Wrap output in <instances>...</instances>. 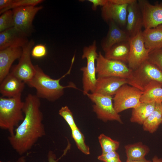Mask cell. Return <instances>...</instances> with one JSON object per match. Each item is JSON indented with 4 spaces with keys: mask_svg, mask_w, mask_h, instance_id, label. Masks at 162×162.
Here are the masks:
<instances>
[{
    "mask_svg": "<svg viewBox=\"0 0 162 162\" xmlns=\"http://www.w3.org/2000/svg\"><path fill=\"white\" fill-rule=\"evenodd\" d=\"M133 70L126 63L106 58L100 52L96 61V72L98 77H116L129 79Z\"/></svg>",
    "mask_w": 162,
    "mask_h": 162,
    "instance_id": "cell-7",
    "label": "cell"
},
{
    "mask_svg": "<svg viewBox=\"0 0 162 162\" xmlns=\"http://www.w3.org/2000/svg\"><path fill=\"white\" fill-rule=\"evenodd\" d=\"M34 42L31 40L22 47V52L18 64L12 69L11 72L15 76L27 84L34 76L36 69L31 58L32 50Z\"/></svg>",
    "mask_w": 162,
    "mask_h": 162,
    "instance_id": "cell-9",
    "label": "cell"
},
{
    "mask_svg": "<svg viewBox=\"0 0 162 162\" xmlns=\"http://www.w3.org/2000/svg\"><path fill=\"white\" fill-rule=\"evenodd\" d=\"M98 159L104 162H122L120 159L118 154L116 151L101 154L98 157Z\"/></svg>",
    "mask_w": 162,
    "mask_h": 162,
    "instance_id": "cell-32",
    "label": "cell"
},
{
    "mask_svg": "<svg viewBox=\"0 0 162 162\" xmlns=\"http://www.w3.org/2000/svg\"><path fill=\"white\" fill-rule=\"evenodd\" d=\"M126 30L131 38L142 31L143 27L142 14L136 0L128 5Z\"/></svg>",
    "mask_w": 162,
    "mask_h": 162,
    "instance_id": "cell-14",
    "label": "cell"
},
{
    "mask_svg": "<svg viewBox=\"0 0 162 162\" xmlns=\"http://www.w3.org/2000/svg\"><path fill=\"white\" fill-rule=\"evenodd\" d=\"M108 0H88V1L92 3V8L95 10L98 6L103 7L107 2Z\"/></svg>",
    "mask_w": 162,
    "mask_h": 162,
    "instance_id": "cell-35",
    "label": "cell"
},
{
    "mask_svg": "<svg viewBox=\"0 0 162 162\" xmlns=\"http://www.w3.org/2000/svg\"><path fill=\"white\" fill-rule=\"evenodd\" d=\"M28 36L14 27L0 32V50L12 46L22 47L28 41Z\"/></svg>",
    "mask_w": 162,
    "mask_h": 162,
    "instance_id": "cell-16",
    "label": "cell"
},
{
    "mask_svg": "<svg viewBox=\"0 0 162 162\" xmlns=\"http://www.w3.org/2000/svg\"><path fill=\"white\" fill-rule=\"evenodd\" d=\"M40 105L39 98L28 94L24 101V119L15 128L14 134L8 137L13 149L20 155L30 150L40 138L46 135Z\"/></svg>",
    "mask_w": 162,
    "mask_h": 162,
    "instance_id": "cell-1",
    "label": "cell"
},
{
    "mask_svg": "<svg viewBox=\"0 0 162 162\" xmlns=\"http://www.w3.org/2000/svg\"><path fill=\"white\" fill-rule=\"evenodd\" d=\"M73 62H71L68 71L60 78L55 79L46 74L38 65H35L36 72L32 79L27 84L30 87L35 89L36 95L39 98L46 99L50 102L55 101L64 94V89L72 88L78 89L73 82L69 83L67 86L61 85L60 80L69 74L71 71Z\"/></svg>",
    "mask_w": 162,
    "mask_h": 162,
    "instance_id": "cell-2",
    "label": "cell"
},
{
    "mask_svg": "<svg viewBox=\"0 0 162 162\" xmlns=\"http://www.w3.org/2000/svg\"><path fill=\"white\" fill-rule=\"evenodd\" d=\"M14 26L12 10H7L0 16V32Z\"/></svg>",
    "mask_w": 162,
    "mask_h": 162,
    "instance_id": "cell-28",
    "label": "cell"
},
{
    "mask_svg": "<svg viewBox=\"0 0 162 162\" xmlns=\"http://www.w3.org/2000/svg\"><path fill=\"white\" fill-rule=\"evenodd\" d=\"M102 151V154L116 151L118 148L120 143L104 134H100L98 137Z\"/></svg>",
    "mask_w": 162,
    "mask_h": 162,
    "instance_id": "cell-26",
    "label": "cell"
},
{
    "mask_svg": "<svg viewBox=\"0 0 162 162\" xmlns=\"http://www.w3.org/2000/svg\"><path fill=\"white\" fill-rule=\"evenodd\" d=\"M107 34L101 42V46L104 52L114 45L121 42L129 41L130 37L125 30H123L113 21L108 23Z\"/></svg>",
    "mask_w": 162,
    "mask_h": 162,
    "instance_id": "cell-18",
    "label": "cell"
},
{
    "mask_svg": "<svg viewBox=\"0 0 162 162\" xmlns=\"http://www.w3.org/2000/svg\"><path fill=\"white\" fill-rule=\"evenodd\" d=\"M26 84L10 72L0 83V92L2 96L11 98L21 94Z\"/></svg>",
    "mask_w": 162,
    "mask_h": 162,
    "instance_id": "cell-19",
    "label": "cell"
},
{
    "mask_svg": "<svg viewBox=\"0 0 162 162\" xmlns=\"http://www.w3.org/2000/svg\"><path fill=\"white\" fill-rule=\"evenodd\" d=\"M124 147L127 157L126 161L144 159L145 156L149 151L148 147L141 142L129 144Z\"/></svg>",
    "mask_w": 162,
    "mask_h": 162,
    "instance_id": "cell-24",
    "label": "cell"
},
{
    "mask_svg": "<svg viewBox=\"0 0 162 162\" xmlns=\"http://www.w3.org/2000/svg\"><path fill=\"white\" fill-rule=\"evenodd\" d=\"M43 8L42 6H27L12 9L14 27L28 36L32 30L33 21L35 15Z\"/></svg>",
    "mask_w": 162,
    "mask_h": 162,
    "instance_id": "cell-11",
    "label": "cell"
},
{
    "mask_svg": "<svg viewBox=\"0 0 162 162\" xmlns=\"http://www.w3.org/2000/svg\"><path fill=\"white\" fill-rule=\"evenodd\" d=\"M152 162H162V159L159 158L156 156H154L152 159Z\"/></svg>",
    "mask_w": 162,
    "mask_h": 162,
    "instance_id": "cell-38",
    "label": "cell"
},
{
    "mask_svg": "<svg viewBox=\"0 0 162 162\" xmlns=\"http://www.w3.org/2000/svg\"><path fill=\"white\" fill-rule=\"evenodd\" d=\"M125 162H152V161L150 160H146V159L142 160L133 161H126Z\"/></svg>",
    "mask_w": 162,
    "mask_h": 162,
    "instance_id": "cell-39",
    "label": "cell"
},
{
    "mask_svg": "<svg viewBox=\"0 0 162 162\" xmlns=\"http://www.w3.org/2000/svg\"><path fill=\"white\" fill-rule=\"evenodd\" d=\"M96 42L94 40L92 44L84 47L83 49L82 58H86L87 61L86 66L80 69L82 72L83 92L84 95L89 92H95L97 80L95 62L98 56Z\"/></svg>",
    "mask_w": 162,
    "mask_h": 162,
    "instance_id": "cell-5",
    "label": "cell"
},
{
    "mask_svg": "<svg viewBox=\"0 0 162 162\" xmlns=\"http://www.w3.org/2000/svg\"><path fill=\"white\" fill-rule=\"evenodd\" d=\"M143 92L127 84L121 87L113 97L114 107L119 113L124 110L134 108L141 103Z\"/></svg>",
    "mask_w": 162,
    "mask_h": 162,
    "instance_id": "cell-8",
    "label": "cell"
},
{
    "mask_svg": "<svg viewBox=\"0 0 162 162\" xmlns=\"http://www.w3.org/2000/svg\"><path fill=\"white\" fill-rule=\"evenodd\" d=\"M128 5L117 4L112 0H108L101 8L102 17L108 23L113 21L120 27H126Z\"/></svg>",
    "mask_w": 162,
    "mask_h": 162,
    "instance_id": "cell-13",
    "label": "cell"
},
{
    "mask_svg": "<svg viewBox=\"0 0 162 162\" xmlns=\"http://www.w3.org/2000/svg\"><path fill=\"white\" fill-rule=\"evenodd\" d=\"M43 1V0H13L11 4L8 8L0 11V14H2L7 10L18 7L27 6H36Z\"/></svg>",
    "mask_w": 162,
    "mask_h": 162,
    "instance_id": "cell-30",
    "label": "cell"
},
{
    "mask_svg": "<svg viewBox=\"0 0 162 162\" xmlns=\"http://www.w3.org/2000/svg\"><path fill=\"white\" fill-rule=\"evenodd\" d=\"M138 3L145 29L154 28L162 24V3L152 4L146 0H138Z\"/></svg>",
    "mask_w": 162,
    "mask_h": 162,
    "instance_id": "cell-12",
    "label": "cell"
},
{
    "mask_svg": "<svg viewBox=\"0 0 162 162\" xmlns=\"http://www.w3.org/2000/svg\"><path fill=\"white\" fill-rule=\"evenodd\" d=\"M65 155L63 154L58 159H57L56 155L51 150L49 151L47 154V158L48 162H57L63 157ZM18 162H26L25 156H22L19 158Z\"/></svg>",
    "mask_w": 162,
    "mask_h": 162,
    "instance_id": "cell-34",
    "label": "cell"
},
{
    "mask_svg": "<svg viewBox=\"0 0 162 162\" xmlns=\"http://www.w3.org/2000/svg\"><path fill=\"white\" fill-rule=\"evenodd\" d=\"M86 95L94 104L93 110L98 119L104 122L116 121L122 123L120 116L114 107L112 96L95 92L87 93Z\"/></svg>",
    "mask_w": 162,
    "mask_h": 162,
    "instance_id": "cell-6",
    "label": "cell"
},
{
    "mask_svg": "<svg viewBox=\"0 0 162 162\" xmlns=\"http://www.w3.org/2000/svg\"><path fill=\"white\" fill-rule=\"evenodd\" d=\"M129 41L117 44L105 52L104 57L108 59L128 63L129 52Z\"/></svg>",
    "mask_w": 162,
    "mask_h": 162,
    "instance_id": "cell-21",
    "label": "cell"
},
{
    "mask_svg": "<svg viewBox=\"0 0 162 162\" xmlns=\"http://www.w3.org/2000/svg\"><path fill=\"white\" fill-rule=\"evenodd\" d=\"M162 122V104L156 103L155 108L143 123V130L151 133L156 131Z\"/></svg>",
    "mask_w": 162,
    "mask_h": 162,
    "instance_id": "cell-23",
    "label": "cell"
},
{
    "mask_svg": "<svg viewBox=\"0 0 162 162\" xmlns=\"http://www.w3.org/2000/svg\"><path fill=\"white\" fill-rule=\"evenodd\" d=\"M58 114L67 122L71 130L77 128L75 123L73 113L67 106L62 107L59 110Z\"/></svg>",
    "mask_w": 162,
    "mask_h": 162,
    "instance_id": "cell-29",
    "label": "cell"
},
{
    "mask_svg": "<svg viewBox=\"0 0 162 162\" xmlns=\"http://www.w3.org/2000/svg\"><path fill=\"white\" fill-rule=\"evenodd\" d=\"M140 101L162 104V86L160 84L158 85L143 92Z\"/></svg>",
    "mask_w": 162,
    "mask_h": 162,
    "instance_id": "cell-25",
    "label": "cell"
},
{
    "mask_svg": "<svg viewBox=\"0 0 162 162\" xmlns=\"http://www.w3.org/2000/svg\"><path fill=\"white\" fill-rule=\"evenodd\" d=\"M22 48L12 46L0 50V83L9 74L12 64L16 59H20Z\"/></svg>",
    "mask_w": 162,
    "mask_h": 162,
    "instance_id": "cell-17",
    "label": "cell"
},
{
    "mask_svg": "<svg viewBox=\"0 0 162 162\" xmlns=\"http://www.w3.org/2000/svg\"><path fill=\"white\" fill-rule=\"evenodd\" d=\"M141 31L130 38L129 40L130 52L128 62V66L134 70L148 60L149 51L145 46Z\"/></svg>",
    "mask_w": 162,
    "mask_h": 162,
    "instance_id": "cell-10",
    "label": "cell"
},
{
    "mask_svg": "<svg viewBox=\"0 0 162 162\" xmlns=\"http://www.w3.org/2000/svg\"><path fill=\"white\" fill-rule=\"evenodd\" d=\"M142 33L145 46L150 52L162 49V24L154 28L145 29Z\"/></svg>",
    "mask_w": 162,
    "mask_h": 162,
    "instance_id": "cell-20",
    "label": "cell"
},
{
    "mask_svg": "<svg viewBox=\"0 0 162 162\" xmlns=\"http://www.w3.org/2000/svg\"><path fill=\"white\" fill-rule=\"evenodd\" d=\"M47 51L45 45L38 44L33 47L31 55L33 58H40L45 56L47 54Z\"/></svg>",
    "mask_w": 162,
    "mask_h": 162,
    "instance_id": "cell-33",
    "label": "cell"
},
{
    "mask_svg": "<svg viewBox=\"0 0 162 162\" xmlns=\"http://www.w3.org/2000/svg\"><path fill=\"white\" fill-rule=\"evenodd\" d=\"M136 0H112L115 3L121 4L129 5L135 1Z\"/></svg>",
    "mask_w": 162,
    "mask_h": 162,
    "instance_id": "cell-37",
    "label": "cell"
},
{
    "mask_svg": "<svg viewBox=\"0 0 162 162\" xmlns=\"http://www.w3.org/2000/svg\"><path fill=\"white\" fill-rule=\"evenodd\" d=\"M71 135L78 148L86 155L90 154V148L85 142L84 136L80 129L77 128L71 130Z\"/></svg>",
    "mask_w": 162,
    "mask_h": 162,
    "instance_id": "cell-27",
    "label": "cell"
},
{
    "mask_svg": "<svg viewBox=\"0 0 162 162\" xmlns=\"http://www.w3.org/2000/svg\"><path fill=\"white\" fill-rule=\"evenodd\" d=\"M156 103L154 102H141L139 106L133 109L130 119V122L142 125L154 111Z\"/></svg>",
    "mask_w": 162,
    "mask_h": 162,
    "instance_id": "cell-22",
    "label": "cell"
},
{
    "mask_svg": "<svg viewBox=\"0 0 162 162\" xmlns=\"http://www.w3.org/2000/svg\"><path fill=\"white\" fill-rule=\"evenodd\" d=\"M127 81V84L144 92L158 85L162 86V70L147 60L133 70Z\"/></svg>",
    "mask_w": 162,
    "mask_h": 162,
    "instance_id": "cell-4",
    "label": "cell"
},
{
    "mask_svg": "<svg viewBox=\"0 0 162 162\" xmlns=\"http://www.w3.org/2000/svg\"><path fill=\"white\" fill-rule=\"evenodd\" d=\"M0 162H3V161H0ZM10 162V161H8V162ZM16 162H18V161H16Z\"/></svg>",
    "mask_w": 162,
    "mask_h": 162,
    "instance_id": "cell-40",
    "label": "cell"
},
{
    "mask_svg": "<svg viewBox=\"0 0 162 162\" xmlns=\"http://www.w3.org/2000/svg\"><path fill=\"white\" fill-rule=\"evenodd\" d=\"M148 60L162 70V49L150 52Z\"/></svg>",
    "mask_w": 162,
    "mask_h": 162,
    "instance_id": "cell-31",
    "label": "cell"
},
{
    "mask_svg": "<svg viewBox=\"0 0 162 162\" xmlns=\"http://www.w3.org/2000/svg\"><path fill=\"white\" fill-rule=\"evenodd\" d=\"M24 101L21 94L11 98H0V128L13 136L15 128L24 119Z\"/></svg>",
    "mask_w": 162,
    "mask_h": 162,
    "instance_id": "cell-3",
    "label": "cell"
},
{
    "mask_svg": "<svg viewBox=\"0 0 162 162\" xmlns=\"http://www.w3.org/2000/svg\"><path fill=\"white\" fill-rule=\"evenodd\" d=\"M127 84V79L116 77H98L94 92L103 95L114 96L119 88Z\"/></svg>",
    "mask_w": 162,
    "mask_h": 162,
    "instance_id": "cell-15",
    "label": "cell"
},
{
    "mask_svg": "<svg viewBox=\"0 0 162 162\" xmlns=\"http://www.w3.org/2000/svg\"><path fill=\"white\" fill-rule=\"evenodd\" d=\"M13 0H0V11L8 8L12 4Z\"/></svg>",
    "mask_w": 162,
    "mask_h": 162,
    "instance_id": "cell-36",
    "label": "cell"
}]
</instances>
